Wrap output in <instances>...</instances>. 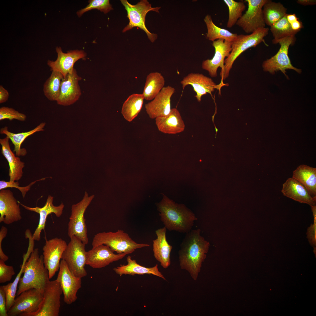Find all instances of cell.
<instances>
[{"label": "cell", "mask_w": 316, "mask_h": 316, "mask_svg": "<svg viewBox=\"0 0 316 316\" xmlns=\"http://www.w3.org/2000/svg\"><path fill=\"white\" fill-rule=\"evenodd\" d=\"M200 232L197 229L186 233L178 253L180 268L187 271L195 281L197 280L210 245L200 235Z\"/></svg>", "instance_id": "obj_1"}, {"label": "cell", "mask_w": 316, "mask_h": 316, "mask_svg": "<svg viewBox=\"0 0 316 316\" xmlns=\"http://www.w3.org/2000/svg\"><path fill=\"white\" fill-rule=\"evenodd\" d=\"M24 255L23 273L18 284L16 296L31 288H35L43 294L48 282L49 281L48 270L45 267L43 255H40L39 249H34L31 254Z\"/></svg>", "instance_id": "obj_2"}, {"label": "cell", "mask_w": 316, "mask_h": 316, "mask_svg": "<svg viewBox=\"0 0 316 316\" xmlns=\"http://www.w3.org/2000/svg\"><path fill=\"white\" fill-rule=\"evenodd\" d=\"M160 219L166 229L187 233L191 230L197 219L184 205L178 204L163 195L156 204Z\"/></svg>", "instance_id": "obj_3"}, {"label": "cell", "mask_w": 316, "mask_h": 316, "mask_svg": "<svg viewBox=\"0 0 316 316\" xmlns=\"http://www.w3.org/2000/svg\"><path fill=\"white\" fill-rule=\"evenodd\" d=\"M269 30L268 28H262L249 35H238L232 42L231 51L225 59L224 67L220 71L222 81L229 77L234 61L241 53L250 48L256 47L262 42L265 43L264 38L268 34Z\"/></svg>", "instance_id": "obj_4"}, {"label": "cell", "mask_w": 316, "mask_h": 316, "mask_svg": "<svg viewBox=\"0 0 316 316\" xmlns=\"http://www.w3.org/2000/svg\"><path fill=\"white\" fill-rule=\"evenodd\" d=\"M104 244L117 254H131L137 249L149 247L148 244L138 243L134 241L127 233L121 230L115 232L99 233L95 234L92 243V248Z\"/></svg>", "instance_id": "obj_5"}, {"label": "cell", "mask_w": 316, "mask_h": 316, "mask_svg": "<svg viewBox=\"0 0 316 316\" xmlns=\"http://www.w3.org/2000/svg\"><path fill=\"white\" fill-rule=\"evenodd\" d=\"M121 1L127 12V17L129 21L128 24L123 29L122 32L137 27L145 32L151 42H154L157 38V35L151 33L146 28L145 17L147 13L150 11L159 13L161 7H152L151 4L147 0H141L135 5L131 4L127 0H121Z\"/></svg>", "instance_id": "obj_6"}, {"label": "cell", "mask_w": 316, "mask_h": 316, "mask_svg": "<svg viewBox=\"0 0 316 316\" xmlns=\"http://www.w3.org/2000/svg\"><path fill=\"white\" fill-rule=\"evenodd\" d=\"M61 257L75 276L82 278L87 275L85 266L86 261L85 245L75 236L71 238Z\"/></svg>", "instance_id": "obj_7"}, {"label": "cell", "mask_w": 316, "mask_h": 316, "mask_svg": "<svg viewBox=\"0 0 316 316\" xmlns=\"http://www.w3.org/2000/svg\"><path fill=\"white\" fill-rule=\"evenodd\" d=\"M94 197V195L89 196L85 192L83 199L72 205L71 214L69 218L68 233L69 237L71 238L75 236L85 245L87 244L88 239L84 214Z\"/></svg>", "instance_id": "obj_8"}, {"label": "cell", "mask_w": 316, "mask_h": 316, "mask_svg": "<svg viewBox=\"0 0 316 316\" xmlns=\"http://www.w3.org/2000/svg\"><path fill=\"white\" fill-rule=\"evenodd\" d=\"M62 293L61 285L56 279L49 281L45 286L38 310L35 312L22 314L19 316H58Z\"/></svg>", "instance_id": "obj_9"}, {"label": "cell", "mask_w": 316, "mask_h": 316, "mask_svg": "<svg viewBox=\"0 0 316 316\" xmlns=\"http://www.w3.org/2000/svg\"><path fill=\"white\" fill-rule=\"evenodd\" d=\"M295 40V36H292L279 40L277 42L280 45L279 50L274 56L263 62L262 67L263 70L269 72L272 74H274L277 71L280 70L286 76L285 70L288 69H292L300 73L301 70L297 68L292 65L288 55L289 47L294 44Z\"/></svg>", "instance_id": "obj_10"}, {"label": "cell", "mask_w": 316, "mask_h": 316, "mask_svg": "<svg viewBox=\"0 0 316 316\" xmlns=\"http://www.w3.org/2000/svg\"><path fill=\"white\" fill-rule=\"evenodd\" d=\"M267 0H245L248 8L236 24L246 33H252L257 29L265 27L262 8Z\"/></svg>", "instance_id": "obj_11"}, {"label": "cell", "mask_w": 316, "mask_h": 316, "mask_svg": "<svg viewBox=\"0 0 316 316\" xmlns=\"http://www.w3.org/2000/svg\"><path fill=\"white\" fill-rule=\"evenodd\" d=\"M43 294L37 289L31 288L22 292L15 298L13 304L7 312L8 316H20L24 313L35 312L40 306Z\"/></svg>", "instance_id": "obj_12"}, {"label": "cell", "mask_w": 316, "mask_h": 316, "mask_svg": "<svg viewBox=\"0 0 316 316\" xmlns=\"http://www.w3.org/2000/svg\"><path fill=\"white\" fill-rule=\"evenodd\" d=\"M67 244L61 238L56 237L46 240L42 250L44 262L48 270L50 279L59 269L60 260Z\"/></svg>", "instance_id": "obj_13"}, {"label": "cell", "mask_w": 316, "mask_h": 316, "mask_svg": "<svg viewBox=\"0 0 316 316\" xmlns=\"http://www.w3.org/2000/svg\"><path fill=\"white\" fill-rule=\"evenodd\" d=\"M56 279L62 288L64 302L68 305L75 302L77 299V293L81 287V278L74 275L63 259L60 261Z\"/></svg>", "instance_id": "obj_14"}, {"label": "cell", "mask_w": 316, "mask_h": 316, "mask_svg": "<svg viewBox=\"0 0 316 316\" xmlns=\"http://www.w3.org/2000/svg\"><path fill=\"white\" fill-rule=\"evenodd\" d=\"M82 79L74 68L63 78L60 96L57 100L60 105L67 106L73 104L79 99L81 92L78 82Z\"/></svg>", "instance_id": "obj_15"}, {"label": "cell", "mask_w": 316, "mask_h": 316, "mask_svg": "<svg viewBox=\"0 0 316 316\" xmlns=\"http://www.w3.org/2000/svg\"><path fill=\"white\" fill-rule=\"evenodd\" d=\"M231 42L223 39H218L213 42L212 45L215 49V53L211 59L204 60L202 68L207 71L212 77L217 76V70L219 67L222 69L224 66L225 58L229 55L232 49Z\"/></svg>", "instance_id": "obj_16"}, {"label": "cell", "mask_w": 316, "mask_h": 316, "mask_svg": "<svg viewBox=\"0 0 316 316\" xmlns=\"http://www.w3.org/2000/svg\"><path fill=\"white\" fill-rule=\"evenodd\" d=\"M56 51L57 54L55 61L48 60L47 64L51 70L60 72L65 78L74 69L75 63L80 59L85 58L86 53L83 50H75L68 51L65 53L61 48L57 47Z\"/></svg>", "instance_id": "obj_17"}, {"label": "cell", "mask_w": 316, "mask_h": 316, "mask_svg": "<svg viewBox=\"0 0 316 316\" xmlns=\"http://www.w3.org/2000/svg\"><path fill=\"white\" fill-rule=\"evenodd\" d=\"M175 91L169 85L164 87L152 101L145 105L146 111L152 119L166 116L170 112L171 98Z\"/></svg>", "instance_id": "obj_18"}, {"label": "cell", "mask_w": 316, "mask_h": 316, "mask_svg": "<svg viewBox=\"0 0 316 316\" xmlns=\"http://www.w3.org/2000/svg\"><path fill=\"white\" fill-rule=\"evenodd\" d=\"M9 190L0 191V223L9 224L21 220L19 203Z\"/></svg>", "instance_id": "obj_19"}, {"label": "cell", "mask_w": 316, "mask_h": 316, "mask_svg": "<svg viewBox=\"0 0 316 316\" xmlns=\"http://www.w3.org/2000/svg\"><path fill=\"white\" fill-rule=\"evenodd\" d=\"M126 255L115 254L108 246L101 244L87 252L86 264L93 268H101L122 259Z\"/></svg>", "instance_id": "obj_20"}, {"label": "cell", "mask_w": 316, "mask_h": 316, "mask_svg": "<svg viewBox=\"0 0 316 316\" xmlns=\"http://www.w3.org/2000/svg\"><path fill=\"white\" fill-rule=\"evenodd\" d=\"M183 90L189 85L193 87L196 92L195 96L197 101L200 102L202 96L207 93L212 95L215 89H219L220 85H217L210 78L202 73H190L184 77L180 82Z\"/></svg>", "instance_id": "obj_21"}, {"label": "cell", "mask_w": 316, "mask_h": 316, "mask_svg": "<svg viewBox=\"0 0 316 316\" xmlns=\"http://www.w3.org/2000/svg\"><path fill=\"white\" fill-rule=\"evenodd\" d=\"M53 197L49 195L44 205L42 207H29L18 201L25 209L36 212L40 215L38 224L32 235V239L34 241H39L40 240L41 231L42 230H44L47 218L49 214L54 213L57 217H59L62 214L64 205L62 202L58 206H54L53 204Z\"/></svg>", "instance_id": "obj_22"}, {"label": "cell", "mask_w": 316, "mask_h": 316, "mask_svg": "<svg viewBox=\"0 0 316 316\" xmlns=\"http://www.w3.org/2000/svg\"><path fill=\"white\" fill-rule=\"evenodd\" d=\"M283 195L301 203L316 205V197L311 196L305 187L293 177L288 178L282 185Z\"/></svg>", "instance_id": "obj_23"}, {"label": "cell", "mask_w": 316, "mask_h": 316, "mask_svg": "<svg viewBox=\"0 0 316 316\" xmlns=\"http://www.w3.org/2000/svg\"><path fill=\"white\" fill-rule=\"evenodd\" d=\"M166 231L165 226L157 230L155 233L157 238L153 240L154 257L164 269L167 268L171 264L170 254L173 248L167 241Z\"/></svg>", "instance_id": "obj_24"}, {"label": "cell", "mask_w": 316, "mask_h": 316, "mask_svg": "<svg viewBox=\"0 0 316 316\" xmlns=\"http://www.w3.org/2000/svg\"><path fill=\"white\" fill-rule=\"evenodd\" d=\"M155 123L159 130L165 134H175L183 131L185 125L178 110L171 109L167 115L155 118Z\"/></svg>", "instance_id": "obj_25"}, {"label": "cell", "mask_w": 316, "mask_h": 316, "mask_svg": "<svg viewBox=\"0 0 316 316\" xmlns=\"http://www.w3.org/2000/svg\"><path fill=\"white\" fill-rule=\"evenodd\" d=\"M9 139L6 136L0 139V144L1 146V152L7 160L9 166V176L10 181H18L23 176V169L25 163L20 160L19 157H16L10 148Z\"/></svg>", "instance_id": "obj_26"}, {"label": "cell", "mask_w": 316, "mask_h": 316, "mask_svg": "<svg viewBox=\"0 0 316 316\" xmlns=\"http://www.w3.org/2000/svg\"><path fill=\"white\" fill-rule=\"evenodd\" d=\"M126 260L127 264L121 265L113 268L115 272L120 276L123 274L133 276L136 274H153L161 278L164 280H166L163 274L159 270L157 264L152 267H145L138 264L136 261L132 259L130 256H128L126 257Z\"/></svg>", "instance_id": "obj_27"}, {"label": "cell", "mask_w": 316, "mask_h": 316, "mask_svg": "<svg viewBox=\"0 0 316 316\" xmlns=\"http://www.w3.org/2000/svg\"><path fill=\"white\" fill-rule=\"evenodd\" d=\"M292 177L302 184L310 194L316 197V168L303 164L293 172Z\"/></svg>", "instance_id": "obj_28"}, {"label": "cell", "mask_w": 316, "mask_h": 316, "mask_svg": "<svg viewBox=\"0 0 316 316\" xmlns=\"http://www.w3.org/2000/svg\"><path fill=\"white\" fill-rule=\"evenodd\" d=\"M46 124L45 122H43L31 130L17 133L10 132L8 127L5 126L0 129V133L6 135L11 140L14 145L13 152H16V156H24L27 154V151L25 148H21L22 143L28 136L36 132L44 131Z\"/></svg>", "instance_id": "obj_29"}, {"label": "cell", "mask_w": 316, "mask_h": 316, "mask_svg": "<svg viewBox=\"0 0 316 316\" xmlns=\"http://www.w3.org/2000/svg\"><path fill=\"white\" fill-rule=\"evenodd\" d=\"M165 80L162 74L153 72L147 77L142 94L144 99L147 100L153 99L164 87Z\"/></svg>", "instance_id": "obj_30"}, {"label": "cell", "mask_w": 316, "mask_h": 316, "mask_svg": "<svg viewBox=\"0 0 316 316\" xmlns=\"http://www.w3.org/2000/svg\"><path fill=\"white\" fill-rule=\"evenodd\" d=\"M142 94H133L130 95L123 103L121 113L127 121H132L140 112L143 103Z\"/></svg>", "instance_id": "obj_31"}, {"label": "cell", "mask_w": 316, "mask_h": 316, "mask_svg": "<svg viewBox=\"0 0 316 316\" xmlns=\"http://www.w3.org/2000/svg\"><path fill=\"white\" fill-rule=\"evenodd\" d=\"M263 8L265 24L269 26L280 20L287 14V9L280 2L267 0Z\"/></svg>", "instance_id": "obj_32"}, {"label": "cell", "mask_w": 316, "mask_h": 316, "mask_svg": "<svg viewBox=\"0 0 316 316\" xmlns=\"http://www.w3.org/2000/svg\"><path fill=\"white\" fill-rule=\"evenodd\" d=\"M204 20L206 25L207 32L206 38L213 42L218 39H223L232 42L237 38L238 35L233 33L228 30L220 28L216 26L213 23L211 16L207 15Z\"/></svg>", "instance_id": "obj_33"}, {"label": "cell", "mask_w": 316, "mask_h": 316, "mask_svg": "<svg viewBox=\"0 0 316 316\" xmlns=\"http://www.w3.org/2000/svg\"><path fill=\"white\" fill-rule=\"evenodd\" d=\"M50 76L44 83L43 91L45 96L49 100L57 101L60 94L63 75L60 72L52 71Z\"/></svg>", "instance_id": "obj_34"}, {"label": "cell", "mask_w": 316, "mask_h": 316, "mask_svg": "<svg viewBox=\"0 0 316 316\" xmlns=\"http://www.w3.org/2000/svg\"><path fill=\"white\" fill-rule=\"evenodd\" d=\"M287 14L270 26V30L274 38L272 40L273 44H277L279 40L285 37L295 36L298 32L291 28L286 18Z\"/></svg>", "instance_id": "obj_35"}, {"label": "cell", "mask_w": 316, "mask_h": 316, "mask_svg": "<svg viewBox=\"0 0 316 316\" xmlns=\"http://www.w3.org/2000/svg\"><path fill=\"white\" fill-rule=\"evenodd\" d=\"M229 10V18L227 27L230 28L236 24L238 20L242 16V13L245 9L243 2L236 1L233 0H224Z\"/></svg>", "instance_id": "obj_36"}, {"label": "cell", "mask_w": 316, "mask_h": 316, "mask_svg": "<svg viewBox=\"0 0 316 316\" xmlns=\"http://www.w3.org/2000/svg\"><path fill=\"white\" fill-rule=\"evenodd\" d=\"M88 2L89 4L85 8L77 12L78 17H80L85 12L92 9H97L105 14L113 9L109 0H91Z\"/></svg>", "instance_id": "obj_37"}, {"label": "cell", "mask_w": 316, "mask_h": 316, "mask_svg": "<svg viewBox=\"0 0 316 316\" xmlns=\"http://www.w3.org/2000/svg\"><path fill=\"white\" fill-rule=\"evenodd\" d=\"M26 118V115L19 112L14 109L6 107H2L0 108V120L8 119L11 121L16 119L24 121Z\"/></svg>", "instance_id": "obj_38"}, {"label": "cell", "mask_w": 316, "mask_h": 316, "mask_svg": "<svg viewBox=\"0 0 316 316\" xmlns=\"http://www.w3.org/2000/svg\"><path fill=\"white\" fill-rule=\"evenodd\" d=\"M47 178V177H46ZM46 177L42 178L40 179L36 180L35 181L31 182L28 186L21 187L19 186V183L18 181H0V190L4 189L7 188H15L18 189L20 190L22 193L23 198H24L27 192L30 190L31 186L36 182L44 180Z\"/></svg>", "instance_id": "obj_39"}, {"label": "cell", "mask_w": 316, "mask_h": 316, "mask_svg": "<svg viewBox=\"0 0 316 316\" xmlns=\"http://www.w3.org/2000/svg\"><path fill=\"white\" fill-rule=\"evenodd\" d=\"M15 274L13 267L6 265L5 262L0 259V283H5L11 280Z\"/></svg>", "instance_id": "obj_40"}, {"label": "cell", "mask_w": 316, "mask_h": 316, "mask_svg": "<svg viewBox=\"0 0 316 316\" xmlns=\"http://www.w3.org/2000/svg\"><path fill=\"white\" fill-rule=\"evenodd\" d=\"M312 212L314 223L308 227L307 232V238L310 244L313 246L316 245V206H311Z\"/></svg>", "instance_id": "obj_41"}, {"label": "cell", "mask_w": 316, "mask_h": 316, "mask_svg": "<svg viewBox=\"0 0 316 316\" xmlns=\"http://www.w3.org/2000/svg\"><path fill=\"white\" fill-rule=\"evenodd\" d=\"M287 19L290 24L292 29L295 31L299 32L303 28L302 23L300 21L295 14H287Z\"/></svg>", "instance_id": "obj_42"}, {"label": "cell", "mask_w": 316, "mask_h": 316, "mask_svg": "<svg viewBox=\"0 0 316 316\" xmlns=\"http://www.w3.org/2000/svg\"><path fill=\"white\" fill-rule=\"evenodd\" d=\"M0 316H8L6 308L5 291L2 286H0Z\"/></svg>", "instance_id": "obj_43"}, {"label": "cell", "mask_w": 316, "mask_h": 316, "mask_svg": "<svg viewBox=\"0 0 316 316\" xmlns=\"http://www.w3.org/2000/svg\"><path fill=\"white\" fill-rule=\"evenodd\" d=\"M7 232L6 227L4 226L1 227L0 230V259L5 262L8 260L9 257L4 254L2 249V243L3 240L6 236Z\"/></svg>", "instance_id": "obj_44"}, {"label": "cell", "mask_w": 316, "mask_h": 316, "mask_svg": "<svg viewBox=\"0 0 316 316\" xmlns=\"http://www.w3.org/2000/svg\"><path fill=\"white\" fill-rule=\"evenodd\" d=\"M9 94L8 91L3 87L0 85V103H2L6 102L8 98Z\"/></svg>", "instance_id": "obj_45"}, {"label": "cell", "mask_w": 316, "mask_h": 316, "mask_svg": "<svg viewBox=\"0 0 316 316\" xmlns=\"http://www.w3.org/2000/svg\"><path fill=\"white\" fill-rule=\"evenodd\" d=\"M297 3L300 4L304 5H312L316 4L315 0H298Z\"/></svg>", "instance_id": "obj_46"}]
</instances>
